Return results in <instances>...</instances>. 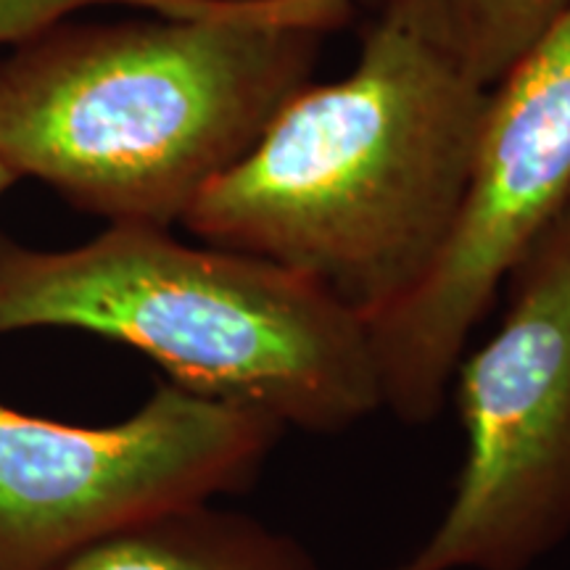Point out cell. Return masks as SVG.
I'll use <instances>...</instances> for the list:
<instances>
[{
    "label": "cell",
    "instance_id": "cell-1",
    "mask_svg": "<svg viewBox=\"0 0 570 570\" xmlns=\"http://www.w3.org/2000/svg\"><path fill=\"white\" fill-rule=\"evenodd\" d=\"M354 0L71 21L0 53V161L109 225L173 227L312 80Z\"/></svg>",
    "mask_w": 570,
    "mask_h": 570
},
{
    "label": "cell",
    "instance_id": "cell-2",
    "mask_svg": "<svg viewBox=\"0 0 570 570\" xmlns=\"http://www.w3.org/2000/svg\"><path fill=\"white\" fill-rule=\"evenodd\" d=\"M489 92L375 21L354 69L298 90L180 225L315 283L373 323L444 248Z\"/></svg>",
    "mask_w": 570,
    "mask_h": 570
},
{
    "label": "cell",
    "instance_id": "cell-3",
    "mask_svg": "<svg viewBox=\"0 0 570 570\" xmlns=\"http://www.w3.org/2000/svg\"><path fill=\"white\" fill-rule=\"evenodd\" d=\"M32 327L117 341L285 431L344 433L381 412L365 320L273 262L167 227L109 225L61 252L0 235V336Z\"/></svg>",
    "mask_w": 570,
    "mask_h": 570
},
{
    "label": "cell",
    "instance_id": "cell-4",
    "mask_svg": "<svg viewBox=\"0 0 570 570\" xmlns=\"http://www.w3.org/2000/svg\"><path fill=\"white\" fill-rule=\"evenodd\" d=\"M494 336L452 377L465 460L389 570H533L570 541V198L508 277Z\"/></svg>",
    "mask_w": 570,
    "mask_h": 570
},
{
    "label": "cell",
    "instance_id": "cell-5",
    "mask_svg": "<svg viewBox=\"0 0 570 570\" xmlns=\"http://www.w3.org/2000/svg\"><path fill=\"white\" fill-rule=\"evenodd\" d=\"M570 198V9L489 92L465 196L436 262L367 323L381 410L431 425L470 336Z\"/></svg>",
    "mask_w": 570,
    "mask_h": 570
},
{
    "label": "cell",
    "instance_id": "cell-6",
    "mask_svg": "<svg viewBox=\"0 0 570 570\" xmlns=\"http://www.w3.org/2000/svg\"><path fill=\"white\" fill-rule=\"evenodd\" d=\"M283 433L265 412L169 381L98 428L0 402V570H56L142 520L240 494Z\"/></svg>",
    "mask_w": 570,
    "mask_h": 570
},
{
    "label": "cell",
    "instance_id": "cell-7",
    "mask_svg": "<svg viewBox=\"0 0 570 570\" xmlns=\"http://www.w3.org/2000/svg\"><path fill=\"white\" fill-rule=\"evenodd\" d=\"M56 570H323L302 541L217 502L142 520Z\"/></svg>",
    "mask_w": 570,
    "mask_h": 570
},
{
    "label": "cell",
    "instance_id": "cell-8",
    "mask_svg": "<svg viewBox=\"0 0 570 570\" xmlns=\"http://www.w3.org/2000/svg\"><path fill=\"white\" fill-rule=\"evenodd\" d=\"M473 85L494 90L566 17L570 0H365Z\"/></svg>",
    "mask_w": 570,
    "mask_h": 570
},
{
    "label": "cell",
    "instance_id": "cell-9",
    "mask_svg": "<svg viewBox=\"0 0 570 570\" xmlns=\"http://www.w3.org/2000/svg\"><path fill=\"white\" fill-rule=\"evenodd\" d=\"M96 6H127L159 17H206L219 0H0V48Z\"/></svg>",
    "mask_w": 570,
    "mask_h": 570
},
{
    "label": "cell",
    "instance_id": "cell-10",
    "mask_svg": "<svg viewBox=\"0 0 570 570\" xmlns=\"http://www.w3.org/2000/svg\"><path fill=\"white\" fill-rule=\"evenodd\" d=\"M19 180V177L17 175H13L11 173V169L9 167H6V164L3 161H0V196H3L6 194V190H9L11 188V185L13 183H17Z\"/></svg>",
    "mask_w": 570,
    "mask_h": 570
}]
</instances>
